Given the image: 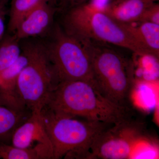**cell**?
<instances>
[{
  "mask_svg": "<svg viewBox=\"0 0 159 159\" xmlns=\"http://www.w3.org/2000/svg\"><path fill=\"white\" fill-rule=\"evenodd\" d=\"M45 107L59 115L113 125L130 120L129 107L115 104L93 83L84 80L60 82Z\"/></svg>",
  "mask_w": 159,
  "mask_h": 159,
  "instance_id": "6da1fadb",
  "label": "cell"
},
{
  "mask_svg": "<svg viewBox=\"0 0 159 159\" xmlns=\"http://www.w3.org/2000/svg\"><path fill=\"white\" fill-rule=\"evenodd\" d=\"M69 34L80 41H94L110 44L128 49L141 56L153 57L138 42L125 25L109 16L93 2L72 7L66 18Z\"/></svg>",
  "mask_w": 159,
  "mask_h": 159,
  "instance_id": "7a4b0ae2",
  "label": "cell"
},
{
  "mask_svg": "<svg viewBox=\"0 0 159 159\" xmlns=\"http://www.w3.org/2000/svg\"><path fill=\"white\" fill-rule=\"evenodd\" d=\"M80 42L91 58L94 86L112 102L129 107L128 103L134 81L132 62L107 44Z\"/></svg>",
  "mask_w": 159,
  "mask_h": 159,
  "instance_id": "3957f363",
  "label": "cell"
},
{
  "mask_svg": "<svg viewBox=\"0 0 159 159\" xmlns=\"http://www.w3.org/2000/svg\"><path fill=\"white\" fill-rule=\"evenodd\" d=\"M41 115L52 145L53 159H86L95 138L114 125L59 115L47 107Z\"/></svg>",
  "mask_w": 159,
  "mask_h": 159,
  "instance_id": "277c9868",
  "label": "cell"
},
{
  "mask_svg": "<svg viewBox=\"0 0 159 159\" xmlns=\"http://www.w3.org/2000/svg\"><path fill=\"white\" fill-rule=\"evenodd\" d=\"M25 48L29 61L18 78V92L31 113L40 114L59 82L50 61L48 50L36 44L29 45Z\"/></svg>",
  "mask_w": 159,
  "mask_h": 159,
  "instance_id": "5b68a950",
  "label": "cell"
},
{
  "mask_svg": "<svg viewBox=\"0 0 159 159\" xmlns=\"http://www.w3.org/2000/svg\"><path fill=\"white\" fill-rule=\"evenodd\" d=\"M55 36L48 51L59 83L84 80L93 83L92 61L85 47L77 38L60 29Z\"/></svg>",
  "mask_w": 159,
  "mask_h": 159,
  "instance_id": "8992f818",
  "label": "cell"
},
{
  "mask_svg": "<svg viewBox=\"0 0 159 159\" xmlns=\"http://www.w3.org/2000/svg\"><path fill=\"white\" fill-rule=\"evenodd\" d=\"M140 129L129 120L102 131L91 143L86 159L130 157L134 148L144 139Z\"/></svg>",
  "mask_w": 159,
  "mask_h": 159,
  "instance_id": "52a82bcc",
  "label": "cell"
},
{
  "mask_svg": "<svg viewBox=\"0 0 159 159\" xmlns=\"http://www.w3.org/2000/svg\"><path fill=\"white\" fill-rule=\"evenodd\" d=\"M29 61V54L24 48L15 62L0 72V105L19 111H26V106L18 92L17 83L21 72Z\"/></svg>",
  "mask_w": 159,
  "mask_h": 159,
  "instance_id": "ba28073f",
  "label": "cell"
},
{
  "mask_svg": "<svg viewBox=\"0 0 159 159\" xmlns=\"http://www.w3.org/2000/svg\"><path fill=\"white\" fill-rule=\"evenodd\" d=\"M11 143V145L18 148H32L44 145L52 149L41 113H31L30 117L15 130Z\"/></svg>",
  "mask_w": 159,
  "mask_h": 159,
  "instance_id": "9c48e42d",
  "label": "cell"
},
{
  "mask_svg": "<svg viewBox=\"0 0 159 159\" xmlns=\"http://www.w3.org/2000/svg\"><path fill=\"white\" fill-rule=\"evenodd\" d=\"M54 13V8L49 2L43 3L23 19L13 35L20 40L42 34L51 25Z\"/></svg>",
  "mask_w": 159,
  "mask_h": 159,
  "instance_id": "30bf717a",
  "label": "cell"
},
{
  "mask_svg": "<svg viewBox=\"0 0 159 159\" xmlns=\"http://www.w3.org/2000/svg\"><path fill=\"white\" fill-rule=\"evenodd\" d=\"M154 2L150 0H118L109 2L102 9L118 22L133 25L141 22L145 10Z\"/></svg>",
  "mask_w": 159,
  "mask_h": 159,
  "instance_id": "8fae6325",
  "label": "cell"
},
{
  "mask_svg": "<svg viewBox=\"0 0 159 159\" xmlns=\"http://www.w3.org/2000/svg\"><path fill=\"white\" fill-rule=\"evenodd\" d=\"M139 25L124 24L131 34L154 57H159V25L150 22H140Z\"/></svg>",
  "mask_w": 159,
  "mask_h": 159,
  "instance_id": "7c38bea8",
  "label": "cell"
},
{
  "mask_svg": "<svg viewBox=\"0 0 159 159\" xmlns=\"http://www.w3.org/2000/svg\"><path fill=\"white\" fill-rule=\"evenodd\" d=\"M0 158L4 159H53V150L48 146L38 145L32 148H20L0 142Z\"/></svg>",
  "mask_w": 159,
  "mask_h": 159,
  "instance_id": "4fadbf2b",
  "label": "cell"
},
{
  "mask_svg": "<svg viewBox=\"0 0 159 159\" xmlns=\"http://www.w3.org/2000/svg\"><path fill=\"white\" fill-rule=\"evenodd\" d=\"M29 117L26 111H19L0 105V142H11L15 130Z\"/></svg>",
  "mask_w": 159,
  "mask_h": 159,
  "instance_id": "5bb4252c",
  "label": "cell"
},
{
  "mask_svg": "<svg viewBox=\"0 0 159 159\" xmlns=\"http://www.w3.org/2000/svg\"><path fill=\"white\" fill-rule=\"evenodd\" d=\"M51 0H12L9 18V30L14 32L19 24L34 8Z\"/></svg>",
  "mask_w": 159,
  "mask_h": 159,
  "instance_id": "9a60e30c",
  "label": "cell"
},
{
  "mask_svg": "<svg viewBox=\"0 0 159 159\" xmlns=\"http://www.w3.org/2000/svg\"><path fill=\"white\" fill-rule=\"evenodd\" d=\"M19 40L14 35L6 38L0 45V72L15 62L22 54Z\"/></svg>",
  "mask_w": 159,
  "mask_h": 159,
  "instance_id": "2e32d148",
  "label": "cell"
},
{
  "mask_svg": "<svg viewBox=\"0 0 159 159\" xmlns=\"http://www.w3.org/2000/svg\"><path fill=\"white\" fill-rule=\"evenodd\" d=\"M144 21L150 22L159 25V4L154 2L146 9L140 22Z\"/></svg>",
  "mask_w": 159,
  "mask_h": 159,
  "instance_id": "e0dca14e",
  "label": "cell"
},
{
  "mask_svg": "<svg viewBox=\"0 0 159 159\" xmlns=\"http://www.w3.org/2000/svg\"><path fill=\"white\" fill-rule=\"evenodd\" d=\"M5 5H0V40L5 31Z\"/></svg>",
  "mask_w": 159,
  "mask_h": 159,
  "instance_id": "ac0fdd59",
  "label": "cell"
},
{
  "mask_svg": "<svg viewBox=\"0 0 159 159\" xmlns=\"http://www.w3.org/2000/svg\"><path fill=\"white\" fill-rule=\"evenodd\" d=\"M92 1L93 0H63L64 2L70 6L71 8L81 5V4L90 2V1Z\"/></svg>",
  "mask_w": 159,
  "mask_h": 159,
  "instance_id": "d6986e66",
  "label": "cell"
},
{
  "mask_svg": "<svg viewBox=\"0 0 159 159\" xmlns=\"http://www.w3.org/2000/svg\"><path fill=\"white\" fill-rule=\"evenodd\" d=\"M9 0H0V5H5Z\"/></svg>",
  "mask_w": 159,
  "mask_h": 159,
  "instance_id": "ffe728a7",
  "label": "cell"
},
{
  "mask_svg": "<svg viewBox=\"0 0 159 159\" xmlns=\"http://www.w3.org/2000/svg\"><path fill=\"white\" fill-rule=\"evenodd\" d=\"M118 1V0H109V2H111V1ZM150 1H154V2H155L157 0H150Z\"/></svg>",
  "mask_w": 159,
  "mask_h": 159,
  "instance_id": "44dd1931",
  "label": "cell"
}]
</instances>
